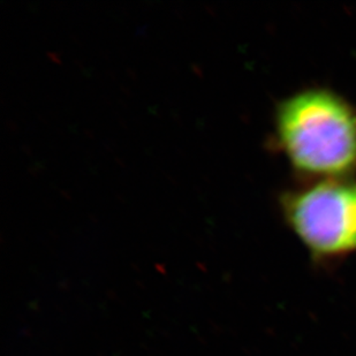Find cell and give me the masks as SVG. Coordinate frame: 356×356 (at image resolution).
I'll list each match as a JSON object with an SVG mask.
<instances>
[{
    "instance_id": "1",
    "label": "cell",
    "mask_w": 356,
    "mask_h": 356,
    "mask_svg": "<svg viewBox=\"0 0 356 356\" xmlns=\"http://www.w3.org/2000/svg\"><path fill=\"white\" fill-rule=\"evenodd\" d=\"M275 136L289 164L308 178L356 172V108L334 91L310 88L278 103Z\"/></svg>"
},
{
    "instance_id": "2",
    "label": "cell",
    "mask_w": 356,
    "mask_h": 356,
    "mask_svg": "<svg viewBox=\"0 0 356 356\" xmlns=\"http://www.w3.org/2000/svg\"><path fill=\"white\" fill-rule=\"evenodd\" d=\"M289 229L316 259L356 252V181L318 179L282 194Z\"/></svg>"
}]
</instances>
